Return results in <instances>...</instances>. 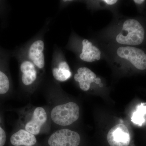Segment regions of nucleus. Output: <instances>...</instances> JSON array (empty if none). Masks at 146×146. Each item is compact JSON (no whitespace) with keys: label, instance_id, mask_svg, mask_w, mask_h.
<instances>
[{"label":"nucleus","instance_id":"1","mask_svg":"<svg viewBox=\"0 0 146 146\" xmlns=\"http://www.w3.org/2000/svg\"><path fill=\"white\" fill-rule=\"evenodd\" d=\"M145 34L143 27L138 21L129 19L123 24L121 31L115 39L117 43L121 44L137 46L143 42Z\"/></svg>","mask_w":146,"mask_h":146},{"label":"nucleus","instance_id":"2","mask_svg":"<svg viewBox=\"0 0 146 146\" xmlns=\"http://www.w3.org/2000/svg\"><path fill=\"white\" fill-rule=\"evenodd\" d=\"M11 56L16 58L19 64L21 81L24 86L31 87L35 84L42 72L26 56L20 49L11 52Z\"/></svg>","mask_w":146,"mask_h":146},{"label":"nucleus","instance_id":"3","mask_svg":"<svg viewBox=\"0 0 146 146\" xmlns=\"http://www.w3.org/2000/svg\"><path fill=\"white\" fill-rule=\"evenodd\" d=\"M53 121L58 125L68 126L78 119L80 108L78 105L73 102L59 105L54 108L51 112Z\"/></svg>","mask_w":146,"mask_h":146},{"label":"nucleus","instance_id":"4","mask_svg":"<svg viewBox=\"0 0 146 146\" xmlns=\"http://www.w3.org/2000/svg\"><path fill=\"white\" fill-rule=\"evenodd\" d=\"M20 49L41 72L44 71L45 42L42 36L36 37L26 46Z\"/></svg>","mask_w":146,"mask_h":146},{"label":"nucleus","instance_id":"5","mask_svg":"<svg viewBox=\"0 0 146 146\" xmlns=\"http://www.w3.org/2000/svg\"><path fill=\"white\" fill-rule=\"evenodd\" d=\"M11 56V52L0 46V98L7 96L12 89L9 69Z\"/></svg>","mask_w":146,"mask_h":146},{"label":"nucleus","instance_id":"6","mask_svg":"<svg viewBox=\"0 0 146 146\" xmlns=\"http://www.w3.org/2000/svg\"><path fill=\"white\" fill-rule=\"evenodd\" d=\"M117 54L120 58L127 60L138 70L146 69V54L143 50L131 46L119 47Z\"/></svg>","mask_w":146,"mask_h":146},{"label":"nucleus","instance_id":"7","mask_svg":"<svg viewBox=\"0 0 146 146\" xmlns=\"http://www.w3.org/2000/svg\"><path fill=\"white\" fill-rule=\"evenodd\" d=\"M80 141L77 132L63 129L53 133L49 138L48 144L50 146H78Z\"/></svg>","mask_w":146,"mask_h":146},{"label":"nucleus","instance_id":"8","mask_svg":"<svg viewBox=\"0 0 146 146\" xmlns=\"http://www.w3.org/2000/svg\"><path fill=\"white\" fill-rule=\"evenodd\" d=\"M57 51H54L52 62V72L54 78L57 81L65 82L72 76L70 68L68 62Z\"/></svg>","mask_w":146,"mask_h":146},{"label":"nucleus","instance_id":"9","mask_svg":"<svg viewBox=\"0 0 146 146\" xmlns=\"http://www.w3.org/2000/svg\"><path fill=\"white\" fill-rule=\"evenodd\" d=\"M107 138L110 146H129L130 144L129 131L123 124L112 127L108 133Z\"/></svg>","mask_w":146,"mask_h":146},{"label":"nucleus","instance_id":"10","mask_svg":"<svg viewBox=\"0 0 146 146\" xmlns=\"http://www.w3.org/2000/svg\"><path fill=\"white\" fill-rule=\"evenodd\" d=\"M47 114L42 107H36L33 113L32 117L25 125V129L34 135L39 134L41 128L47 120Z\"/></svg>","mask_w":146,"mask_h":146},{"label":"nucleus","instance_id":"11","mask_svg":"<svg viewBox=\"0 0 146 146\" xmlns=\"http://www.w3.org/2000/svg\"><path fill=\"white\" fill-rule=\"evenodd\" d=\"M74 79L78 82L80 89L82 91H88L91 87V83L95 82L100 84L101 79L97 78L96 75L89 68L86 67H80L78 68L74 76Z\"/></svg>","mask_w":146,"mask_h":146},{"label":"nucleus","instance_id":"12","mask_svg":"<svg viewBox=\"0 0 146 146\" xmlns=\"http://www.w3.org/2000/svg\"><path fill=\"white\" fill-rule=\"evenodd\" d=\"M101 52L98 47L94 46L88 39H84L82 41L81 52L79 58L84 62H94L100 59Z\"/></svg>","mask_w":146,"mask_h":146},{"label":"nucleus","instance_id":"13","mask_svg":"<svg viewBox=\"0 0 146 146\" xmlns=\"http://www.w3.org/2000/svg\"><path fill=\"white\" fill-rule=\"evenodd\" d=\"M10 142L13 146H33L36 144V139L34 135L25 129H20L11 135Z\"/></svg>","mask_w":146,"mask_h":146},{"label":"nucleus","instance_id":"14","mask_svg":"<svg viewBox=\"0 0 146 146\" xmlns=\"http://www.w3.org/2000/svg\"><path fill=\"white\" fill-rule=\"evenodd\" d=\"M146 115L145 103H141L138 106L132 115L131 121L135 124L141 126L145 121V116Z\"/></svg>","mask_w":146,"mask_h":146},{"label":"nucleus","instance_id":"15","mask_svg":"<svg viewBox=\"0 0 146 146\" xmlns=\"http://www.w3.org/2000/svg\"><path fill=\"white\" fill-rule=\"evenodd\" d=\"M3 119L0 112V146H4L6 142L7 135L3 125Z\"/></svg>","mask_w":146,"mask_h":146},{"label":"nucleus","instance_id":"16","mask_svg":"<svg viewBox=\"0 0 146 146\" xmlns=\"http://www.w3.org/2000/svg\"><path fill=\"white\" fill-rule=\"evenodd\" d=\"M8 7L5 1H0V19L5 22L7 14Z\"/></svg>","mask_w":146,"mask_h":146},{"label":"nucleus","instance_id":"17","mask_svg":"<svg viewBox=\"0 0 146 146\" xmlns=\"http://www.w3.org/2000/svg\"><path fill=\"white\" fill-rule=\"evenodd\" d=\"M104 3H105L106 4L109 5H114L118 1L117 0H104L102 1Z\"/></svg>","mask_w":146,"mask_h":146},{"label":"nucleus","instance_id":"18","mask_svg":"<svg viewBox=\"0 0 146 146\" xmlns=\"http://www.w3.org/2000/svg\"><path fill=\"white\" fill-rule=\"evenodd\" d=\"M133 2L137 4L141 5L145 2V0H134Z\"/></svg>","mask_w":146,"mask_h":146}]
</instances>
